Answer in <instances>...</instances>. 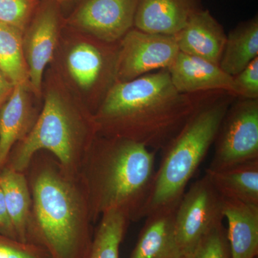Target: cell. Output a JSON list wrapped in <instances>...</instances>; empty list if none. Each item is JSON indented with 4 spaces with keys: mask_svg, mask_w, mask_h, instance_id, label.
Here are the masks:
<instances>
[{
    "mask_svg": "<svg viewBox=\"0 0 258 258\" xmlns=\"http://www.w3.org/2000/svg\"><path fill=\"white\" fill-rule=\"evenodd\" d=\"M23 31L0 23V70L13 86L30 87L28 64L24 55Z\"/></svg>",
    "mask_w": 258,
    "mask_h": 258,
    "instance_id": "obj_21",
    "label": "cell"
},
{
    "mask_svg": "<svg viewBox=\"0 0 258 258\" xmlns=\"http://www.w3.org/2000/svg\"><path fill=\"white\" fill-rule=\"evenodd\" d=\"M205 174L222 198L258 206V159Z\"/></svg>",
    "mask_w": 258,
    "mask_h": 258,
    "instance_id": "obj_18",
    "label": "cell"
},
{
    "mask_svg": "<svg viewBox=\"0 0 258 258\" xmlns=\"http://www.w3.org/2000/svg\"><path fill=\"white\" fill-rule=\"evenodd\" d=\"M0 186L18 241L27 242L32 197L25 172L5 166L0 171Z\"/></svg>",
    "mask_w": 258,
    "mask_h": 258,
    "instance_id": "obj_19",
    "label": "cell"
},
{
    "mask_svg": "<svg viewBox=\"0 0 258 258\" xmlns=\"http://www.w3.org/2000/svg\"><path fill=\"white\" fill-rule=\"evenodd\" d=\"M176 258H179V257H176Z\"/></svg>",
    "mask_w": 258,
    "mask_h": 258,
    "instance_id": "obj_30",
    "label": "cell"
},
{
    "mask_svg": "<svg viewBox=\"0 0 258 258\" xmlns=\"http://www.w3.org/2000/svg\"><path fill=\"white\" fill-rule=\"evenodd\" d=\"M174 37L179 52L220 64L227 35L209 10L195 13Z\"/></svg>",
    "mask_w": 258,
    "mask_h": 258,
    "instance_id": "obj_15",
    "label": "cell"
},
{
    "mask_svg": "<svg viewBox=\"0 0 258 258\" xmlns=\"http://www.w3.org/2000/svg\"><path fill=\"white\" fill-rule=\"evenodd\" d=\"M58 5L54 0H45L37 8L23 32V52L30 87L37 98L41 96L44 71L53 58L60 35Z\"/></svg>",
    "mask_w": 258,
    "mask_h": 258,
    "instance_id": "obj_10",
    "label": "cell"
},
{
    "mask_svg": "<svg viewBox=\"0 0 258 258\" xmlns=\"http://www.w3.org/2000/svg\"></svg>",
    "mask_w": 258,
    "mask_h": 258,
    "instance_id": "obj_31",
    "label": "cell"
},
{
    "mask_svg": "<svg viewBox=\"0 0 258 258\" xmlns=\"http://www.w3.org/2000/svg\"><path fill=\"white\" fill-rule=\"evenodd\" d=\"M37 8V0H0V23L25 31Z\"/></svg>",
    "mask_w": 258,
    "mask_h": 258,
    "instance_id": "obj_24",
    "label": "cell"
},
{
    "mask_svg": "<svg viewBox=\"0 0 258 258\" xmlns=\"http://www.w3.org/2000/svg\"><path fill=\"white\" fill-rule=\"evenodd\" d=\"M98 136L94 117L59 86H51L30 133L14 146L5 166L24 172L36 153H50L73 174H80L83 160ZM4 166V167H5Z\"/></svg>",
    "mask_w": 258,
    "mask_h": 258,
    "instance_id": "obj_4",
    "label": "cell"
},
{
    "mask_svg": "<svg viewBox=\"0 0 258 258\" xmlns=\"http://www.w3.org/2000/svg\"><path fill=\"white\" fill-rule=\"evenodd\" d=\"M0 234L18 240L14 225L10 218L1 186H0Z\"/></svg>",
    "mask_w": 258,
    "mask_h": 258,
    "instance_id": "obj_27",
    "label": "cell"
},
{
    "mask_svg": "<svg viewBox=\"0 0 258 258\" xmlns=\"http://www.w3.org/2000/svg\"><path fill=\"white\" fill-rule=\"evenodd\" d=\"M201 9L200 0H138L134 28L149 33L174 36Z\"/></svg>",
    "mask_w": 258,
    "mask_h": 258,
    "instance_id": "obj_14",
    "label": "cell"
},
{
    "mask_svg": "<svg viewBox=\"0 0 258 258\" xmlns=\"http://www.w3.org/2000/svg\"><path fill=\"white\" fill-rule=\"evenodd\" d=\"M235 97L258 99V57L233 77Z\"/></svg>",
    "mask_w": 258,
    "mask_h": 258,
    "instance_id": "obj_26",
    "label": "cell"
},
{
    "mask_svg": "<svg viewBox=\"0 0 258 258\" xmlns=\"http://www.w3.org/2000/svg\"><path fill=\"white\" fill-rule=\"evenodd\" d=\"M177 207V206H176ZM176 207L148 214L130 258H176L174 216Z\"/></svg>",
    "mask_w": 258,
    "mask_h": 258,
    "instance_id": "obj_17",
    "label": "cell"
},
{
    "mask_svg": "<svg viewBox=\"0 0 258 258\" xmlns=\"http://www.w3.org/2000/svg\"><path fill=\"white\" fill-rule=\"evenodd\" d=\"M13 88L14 86L13 83L10 82L3 71L0 70V106L8 99L13 91Z\"/></svg>",
    "mask_w": 258,
    "mask_h": 258,
    "instance_id": "obj_28",
    "label": "cell"
},
{
    "mask_svg": "<svg viewBox=\"0 0 258 258\" xmlns=\"http://www.w3.org/2000/svg\"><path fill=\"white\" fill-rule=\"evenodd\" d=\"M210 170H222L258 159V99L232 103L214 142Z\"/></svg>",
    "mask_w": 258,
    "mask_h": 258,
    "instance_id": "obj_7",
    "label": "cell"
},
{
    "mask_svg": "<svg viewBox=\"0 0 258 258\" xmlns=\"http://www.w3.org/2000/svg\"><path fill=\"white\" fill-rule=\"evenodd\" d=\"M179 50L174 36L149 33L132 28L119 41L117 82L169 69Z\"/></svg>",
    "mask_w": 258,
    "mask_h": 258,
    "instance_id": "obj_9",
    "label": "cell"
},
{
    "mask_svg": "<svg viewBox=\"0 0 258 258\" xmlns=\"http://www.w3.org/2000/svg\"><path fill=\"white\" fill-rule=\"evenodd\" d=\"M223 198L205 174L185 191L174 216L176 257L191 253L202 239L224 220Z\"/></svg>",
    "mask_w": 258,
    "mask_h": 258,
    "instance_id": "obj_6",
    "label": "cell"
},
{
    "mask_svg": "<svg viewBox=\"0 0 258 258\" xmlns=\"http://www.w3.org/2000/svg\"><path fill=\"white\" fill-rule=\"evenodd\" d=\"M118 50L119 42L108 44L92 38L75 44L66 55L68 74L78 88L91 96L93 114L117 82Z\"/></svg>",
    "mask_w": 258,
    "mask_h": 258,
    "instance_id": "obj_8",
    "label": "cell"
},
{
    "mask_svg": "<svg viewBox=\"0 0 258 258\" xmlns=\"http://www.w3.org/2000/svg\"><path fill=\"white\" fill-rule=\"evenodd\" d=\"M201 98L179 92L167 69L118 81L93 114L98 135L161 151L189 121Z\"/></svg>",
    "mask_w": 258,
    "mask_h": 258,
    "instance_id": "obj_1",
    "label": "cell"
},
{
    "mask_svg": "<svg viewBox=\"0 0 258 258\" xmlns=\"http://www.w3.org/2000/svg\"><path fill=\"white\" fill-rule=\"evenodd\" d=\"M233 97L222 92L219 96L202 98L189 121L161 150L162 157L144 217L159 209L177 206L214 144Z\"/></svg>",
    "mask_w": 258,
    "mask_h": 258,
    "instance_id": "obj_5",
    "label": "cell"
},
{
    "mask_svg": "<svg viewBox=\"0 0 258 258\" xmlns=\"http://www.w3.org/2000/svg\"><path fill=\"white\" fill-rule=\"evenodd\" d=\"M138 0H83L70 23L88 36L117 43L134 28Z\"/></svg>",
    "mask_w": 258,
    "mask_h": 258,
    "instance_id": "obj_11",
    "label": "cell"
},
{
    "mask_svg": "<svg viewBox=\"0 0 258 258\" xmlns=\"http://www.w3.org/2000/svg\"><path fill=\"white\" fill-rule=\"evenodd\" d=\"M98 222L87 258H119L120 245L130 221L118 210H112Z\"/></svg>",
    "mask_w": 258,
    "mask_h": 258,
    "instance_id": "obj_22",
    "label": "cell"
},
{
    "mask_svg": "<svg viewBox=\"0 0 258 258\" xmlns=\"http://www.w3.org/2000/svg\"><path fill=\"white\" fill-rule=\"evenodd\" d=\"M155 152L129 139L97 136L80 171L93 224L112 210L130 222L144 218L156 174Z\"/></svg>",
    "mask_w": 258,
    "mask_h": 258,
    "instance_id": "obj_3",
    "label": "cell"
},
{
    "mask_svg": "<svg viewBox=\"0 0 258 258\" xmlns=\"http://www.w3.org/2000/svg\"><path fill=\"white\" fill-rule=\"evenodd\" d=\"M0 258H50L36 244L20 242L0 234Z\"/></svg>",
    "mask_w": 258,
    "mask_h": 258,
    "instance_id": "obj_25",
    "label": "cell"
},
{
    "mask_svg": "<svg viewBox=\"0 0 258 258\" xmlns=\"http://www.w3.org/2000/svg\"><path fill=\"white\" fill-rule=\"evenodd\" d=\"M171 82L184 94L215 91L235 97L233 77L224 72L218 64L179 52L168 69Z\"/></svg>",
    "mask_w": 258,
    "mask_h": 258,
    "instance_id": "obj_12",
    "label": "cell"
},
{
    "mask_svg": "<svg viewBox=\"0 0 258 258\" xmlns=\"http://www.w3.org/2000/svg\"><path fill=\"white\" fill-rule=\"evenodd\" d=\"M31 94L28 86L17 85L0 106V171L13 148L30 133L40 114Z\"/></svg>",
    "mask_w": 258,
    "mask_h": 258,
    "instance_id": "obj_13",
    "label": "cell"
},
{
    "mask_svg": "<svg viewBox=\"0 0 258 258\" xmlns=\"http://www.w3.org/2000/svg\"><path fill=\"white\" fill-rule=\"evenodd\" d=\"M222 213L228 225L231 258H257L258 206L223 198Z\"/></svg>",
    "mask_w": 258,
    "mask_h": 258,
    "instance_id": "obj_16",
    "label": "cell"
},
{
    "mask_svg": "<svg viewBox=\"0 0 258 258\" xmlns=\"http://www.w3.org/2000/svg\"><path fill=\"white\" fill-rule=\"evenodd\" d=\"M258 57V18L239 24L227 35L220 69L234 77Z\"/></svg>",
    "mask_w": 258,
    "mask_h": 258,
    "instance_id": "obj_20",
    "label": "cell"
},
{
    "mask_svg": "<svg viewBox=\"0 0 258 258\" xmlns=\"http://www.w3.org/2000/svg\"><path fill=\"white\" fill-rule=\"evenodd\" d=\"M32 197L27 240L50 258H87L93 222L81 174L62 167L50 153H36L24 171Z\"/></svg>",
    "mask_w": 258,
    "mask_h": 258,
    "instance_id": "obj_2",
    "label": "cell"
},
{
    "mask_svg": "<svg viewBox=\"0 0 258 258\" xmlns=\"http://www.w3.org/2000/svg\"><path fill=\"white\" fill-rule=\"evenodd\" d=\"M54 1L58 3V4H61V3H66V2L69 1V0H54Z\"/></svg>",
    "mask_w": 258,
    "mask_h": 258,
    "instance_id": "obj_29",
    "label": "cell"
},
{
    "mask_svg": "<svg viewBox=\"0 0 258 258\" xmlns=\"http://www.w3.org/2000/svg\"><path fill=\"white\" fill-rule=\"evenodd\" d=\"M184 258H231L230 246L223 223L212 229Z\"/></svg>",
    "mask_w": 258,
    "mask_h": 258,
    "instance_id": "obj_23",
    "label": "cell"
}]
</instances>
